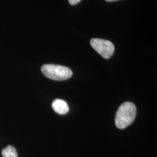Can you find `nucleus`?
Wrapping results in <instances>:
<instances>
[{
	"mask_svg": "<svg viewBox=\"0 0 157 157\" xmlns=\"http://www.w3.org/2000/svg\"><path fill=\"white\" fill-rule=\"evenodd\" d=\"M136 107L130 102H125L119 107L115 116V124L120 129H123L132 124L136 117Z\"/></svg>",
	"mask_w": 157,
	"mask_h": 157,
	"instance_id": "1",
	"label": "nucleus"
},
{
	"mask_svg": "<svg viewBox=\"0 0 157 157\" xmlns=\"http://www.w3.org/2000/svg\"><path fill=\"white\" fill-rule=\"evenodd\" d=\"M41 72L47 78L57 81L67 80L73 75L69 67L54 64L44 65L41 67Z\"/></svg>",
	"mask_w": 157,
	"mask_h": 157,
	"instance_id": "2",
	"label": "nucleus"
},
{
	"mask_svg": "<svg viewBox=\"0 0 157 157\" xmlns=\"http://www.w3.org/2000/svg\"><path fill=\"white\" fill-rule=\"evenodd\" d=\"M91 47L105 59H109L114 52L115 47L110 41L100 39H92Z\"/></svg>",
	"mask_w": 157,
	"mask_h": 157,
	"instance_id": "3",
	"label": "nucleus"
},
{
	"mask_svg": "<svg viewBox=\"0 0 157 157\" xmlns=\"http://www.w3.org/2000/svg\"><path fill=\"white\" fill-rule=\"evenodd\" d=\"M52 107L55 112L60 115H64L67 113L69 110L67 102L61 99H56L53 101Z\"/></svg>",
	"mask_w": 157,
	"mask_h": 157,
	"instance_id": "4",
	"label": "nucleus"
},
{
	"mask_svg": "<svg viewBox=\"0 0 157 157\" xmlns=\"http://www.w3.org/2000/svg\"><path fill=\"white\" fill-rule=\"evenodd\" d=\"M2 155L3 157H18L17 150L12 146H8L3 149Z\"/></svg>",
	"mask_w": 157,
	"mask_h": 157,
	"instance_id": "5",
	"label": "nucleus"
},
{
	"mask_svg": "<svg viewBox=\"0 0 157 157\" xmlns=\"http://www.w3.org/2000/svg\"><path fill=\"white\" fill-rule=\"evenodd\" d=\"M80 1L81 0H68L69 4L72 5V6H74V5H76V4H78Z\"/></svg>",
	"mask_w": 157,
	"mask_h": 157,
	"instance_id": "6",
	"label": "nucleus"
},
{
	"mask_svg": "<svg viewBox=\"0 0 157 157\" xmlns=\"http://www.w3.org/2000/svg\"><path fill=\"white\" fill-rule=\"evenodd\" d=\"M106 1L108 2H112V1H118V0H105Z\"/></svg>",
	"mask_w": 157,
	"mask_h": 157,
	"instance_id": "7",
	"label": "nucleus"
}]
</instances>
